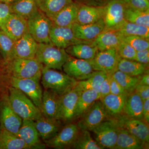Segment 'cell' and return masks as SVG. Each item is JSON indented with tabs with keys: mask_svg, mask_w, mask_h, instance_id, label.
Returning <instances> with one entry per match:
<instances>
[{
	"mask_svg": "<svg viewBox=\"0 0 149 149\" xmlns=\"http://www.w3.org/2000/svg\"><path fill=\"white\" fill-rule=\"evenodd\" d=\"M38 43L32 38L29 32L14 42L13 58H36Z\"/></svg>",
	"mask_w": 149,
	"mask_h": 149,
	"instance_id": "17",
	"label": "cell"
},
{
	"mask_svg": "<svg viewBox=\"0 0 149 149\" xmlns=\"http://www.w3.org/2000/svg\"><path fill=\"white\" fill-rule=\"evenodd\" d=\"M50 38L53 45L63 49L79 43L92 42L77 39L74 36L71 27L57 26L53 22L50 32Z\"/></svg>",
	"mask_w": 149,
	"mask_h": 149,
	"instance_id": "13",
	"label": "cell"
},
{
	"mask_svg": "<svg viewBox=\"0 0 149 149\" xmlns=\"http://www.w3.org/2000/svg\"><path fill=\"white\" fill-rule=\"evenodd\" d=\"M100 99V93L96 90H86L81 92L77 102L75 119L83 116L92 105Z\"/></svg>",
	"mask_w": 149,
	"mask_h": 149,
	"instance_id": "32",
	"label": "cell"
},
{
	"mask_svg": "<svg viewBox=\"0 0 149 149\" xmlns=\"http://www.w3.org/2000/svg\"><path fill=\"white\" fill-rule=\"evenodd\" d=\"M126 6L135 9L146 10L149 9V0H128Z\"/></svg>",
	"mask_w": 149,
	"mask_h": 149,
	"instance_id": "43",
	"label": "cell"
},
{
	"mask_svg": "<svg viewBox=\"0 0 149 149\" xmlns=\"http://www.w3.org/2000/svg\"><path fill=\"white\" fill-rule=\"evenodd\" d=\"M65 49L67 53L71 56L88 61L93 60L99 51L93 41L76 44Z\"/></svg>",
	"mask_w": 149,
	"mask_h": 149,
	"instance_id": "25",
	"label": "cell"
},
{
	"mask_svg": "<svg viewBox=\"0 0 149 149\" xmlns=\"http://www.w3.org/2000/svg\"><path fill=\"white\" fill-rule=\"evenodd\" d=\"M123 1H124L125 2V3L127 2V1H128V0H123Z\"/></svg>",
	"mask_w": 149,
	"mask_h": 149,
	"instance_id": "53",
	"label": "cell"
},
{
	"mask_svg": "<svg viewBox=\"0 0 149 149\" xmlns=\"http://www.w3.org/2000/svg\"><path fill=\"white\" fill-rule=\"evenodd\" d=\"M118 31L123 36H139L149 39V27L127 21Z\"/></svg>",
	"mask_w": 149,
	"mask_h": 149,
	"instance_id": "39",
	"label": "cell"
},
{
	"mask_svg": "<svg viewBox=\"0 0 149 149\" xmlns=\"http://www.w3.org/2000/svg\"><path fill=\"white\" fill-rule=\"evenodd\" d=\"M147 68L148 66L136 61L126 59L119 57L116 70L130 76L138 77L147 72Z\"/></svg>",
	"mask_w": 149,
	"mask_h": 149,
	"instance_id": "33",
	"label": "cell"
},
{
	"mask_svg": "<svg viewBox=\"0 0 149 149\" xmlns=\"http://www.w3.org/2000/svg\"><path fill=\"white\" fill-rule=\"evenodd\" d=\"M124 15L126 21L149 27V9L139 10L126 6Z\"/></svg>",
	"mask_w": 149,
	"mask_h": 149,
	"instance_id": "36",
	"label": "cell"
},
{
	"mask_svg": "<svg viewBox=\"0 0 149 149\" xmlns=\"http://www.w3.org/2000/svg\"><path fill=\"white\" fill-rule=\"evenodd\" d=\"M16 1V0H0L2 2L10 4L11 3H13L15 1Z\"/></svg>",
	"mask_w": 149,
	"mask_h": 149,
	"instance_id": "52",
	"label": "cell"
},
{
	"mask_svg": "<svg viewBox=\"0 0 149 149\" xmlns=\"http://www.w3.org/2000/svg\"><path fill=\"white\" fill-rule=\"evenodd\" d=\"M123 41L139 52L149 49V39L136 36H123Z\"/></svg>",
	"mask_w": 149,
	"mask_h": 149,
	"instance_id": "41",
	"label": "cell"
},
{
	"mask_svg": "<svg viewBox=\"0 0 149 149\" xmlns=\"http://www.w3.org/2000/svg\"><path fill=\"white\" fill-rule=\"evenodd\" d=\"M143 120L148 124L149 122V99L144 101L143 110Z\"/></svg>",
	"mask_w": 149,
	"mask_h": 149,
	"instance_id": "50",
	"label": "cell"
},
{
	"mask_svg": "<svg viewBox=\"0 0 149 149\" xmlns=\"http://www.w3.org/2000/svg\"><path fill=\"white\" fill-rule=\"evenodd\" d=\"M119 57L117 49L113 48L99 51L91 61L95 71H102L107 74H112L116 70Z\"/></svg>",
	"mask_w": 149,
	"mask_h": 149,
	"instance_id": "11",
	"label": "cell"
},
{
	"mask_svg": "<svg viewBox=\"0 0 149 149\" xmlns=\"http://www.w3.org/2000/svg\"><path fill=\"white\" fill-rule=\"evenodd\" d=\"M40 80L32 78H18L12 77V87L24 93L42 112V91L40 84Z\"/></svg>",
	"mask_w": 149,
	"mask_h": 149,
	"instance_id": "9",
	"label": "cell"
},
{
	"mask_svg": "<svg viewBox=\"0 0 149 149\" xmlns=\"http://www.w3.org/2000/svg\"><path fill=\"white\" fill-rule=\"evenodd\" d=\"M104 6H94L80 5L77 13V23L81 24H92L103 18Z\"/></svg>",
	"mask_w": 149,
	"mask_h": 149,
	"instance_id": "24",
	"label": "cell"
},
{
	"mask_svg": "<svg viewBox=\"0 0 149 149\" xmlns=\"http://www.w3.org/2000/svg\"><path fill=\"white\" fill-rule=\"evenodd\" d=\"M117 119L104 120L93 130L95 140L103 149H114L118 135Z\"/></svg>",
	"mask_w": 149,
	"mask_h": 149,
	"instance_id": "7",
	"label": "cell"
},
{
	"mask_svg": "<svg viewBox=\"0 0 149 149\" xmlns=\"http://www.w3.org/2000/svg\"><path fill=\"white\" fill-rule=\"evenodd\" d=\"M80 92L76 86L60 98L56 119L69 122L75 119V111Z\"/></svg>",
	"mask_w": 149,
	"mask_h": 149,
	"instance_id": "10",
	"label": "cell"
},
{
	"mask_svg": "<svg viewBox=\"0 0 149 149\" xmlns=\"http://www.w3.org/2000/svg\"><path fill=\"white\" fill-rule=\"evenodd\" d=\"M80 4L73 1L56 15L51 21L57 26L70 27L77 22V13Z\"/></svg>",
	"mask_w": 149,
	"mask_h": 149,
	"instance_id": "22",
	"label": "cell"
},
{
	"mask_svg": "<svg viewBox=\"0 0 149 149\" xmlns=\"http://www.w3.org/2000/svg\"><path fill=\"white\" fill-rule=\"evenodd\" d=\"M136 92L141 97L143 101L149 99V86L138 84L135 88Z\"/></svg>",
	"mask_w": 149,
	"mask_h": 149,
	"instance_id": "47",
	"label": "cell"
},
{
	"mask_svg": "<svg viewBox=\"0 0 149 149\" xmlns=\"http://www.w3.org/2000/svg\"><path fill=\"white\" fill-rule=\"evenodd\" d=\"M119 127L128 131L133 136L146 143L149 141L148 124L143 120L128 117L126 116H117Z\"/></svg>",
	"mask_w": 149,
	"mask_h": 149,
	"instance_id": "16",
	"label": "cell"
},
{
	"mask_svg": "<svg viewBox=\"0 0 149 149\" xmlns=\"http://www.w3.org/2000/svg\"><path fill=\"white\" fill-rule=\"evenodd\" d=\"M1 128L17 136L22 119L11 107L8 101L3 105L0 111Z\"/></svg>",
	"mask_w": 149,
	"mask_h": 149,
	"instance_id": "19",
	"label": "cell"
},
{
	"mask_svg": "<svg viewBox=\"0 0 149 149\" xmlns=\"http://www.w3.org/2000/svg\"><path fill=\"white\" fill-rule=\"evenodd\" d=\"M116 49L119 56L121 58L135 60L137 52L123 40Z\"/></svg>",
	"mask_w": 149,
	"mask_h": 149,
	"instance_id": "42",
	"label": "cell"
},
{
	"mask_svg": "<svg viewBox=\"0 0 149 149\" xmlns=\"http://www.w3.org/2000/svg\"><path fill=\"white\" fill-rule=\"evenodd\" d=\"M65 49L51 44H38L36 58L43 65L53 69L61 70L69 58Z\"/></svg>",
	"mask_w": 149,
	"mask_h": 149,
	"instance_id": "3",
	"label": "cell"
},
{
	"mask_svg": "<svg viewBox=\"0 0 149 149\" xmlns=\"http://www.w3.org/2000/svg\"><path fill=\"white\" fill-rule=\"evenodd\" d=\"M109 115L100 100L96 101L83 115L77 125L80 130L92 131L104 120Z\"/></svg>",
	"mask_w": 149,
	"mask_h": 149,
	"instance_id": "8",
	"label": "cell"
},
{
	"mask_svg": "<svg viewBox=\"0 0 149 149\" xmlns=\"http://www.w3.org/2000/svg\"><path fill=\"white\" fill-rule=\"evenodd\" d=\"M14 40L0 29V53L7 62L13 60Z\"/></svg>",
	"mask_w": 149,
	"mask_h": 149,
	"instance_id": "40",
	"label": "cell"
},
{
	"mask_svg": "<svg viewBox=\"0 0 149 149\" xmlns=\"http://www.w3.org/2000/svg\"><path fill=\"white\" fill-rule=\"evenodd\" d=\"M143 101L140 96L133 92L128 95L123 112L128 117L143 120Z\"/></svg>",
	"mask_w": 149,
	"mask_h": 149,
	"instance_id": "29",
	"label": "cell"
},
{
	"mask_svg": "<svg viewBox=\"0 0 149 149\" xmlns=\"http://www.w3.org/2000/svg\"><path fill=\"white\" fill-rule=\"evenodd\" d=\"M109 0H75L80 5L94 6H104Z\"/></svg>",
	"mask_w": 149,
	"mask_h": 149,
	"instance_id": "48",
	"label": "cell"
},
{
	"mask_svg": "<svg viewBox=\"0 0 149 149\" xmlns=\"http://www.w3.org/2000/svg\"><path fill=\"white\" fill-rule=\"evenodd\" d=\"M29 149V147L17 135L1 128L0 149Z\"/></svg>",
	"mask_w": 149,
	"mask_h": 149,
	"instance_id": "34",
	"label": "cell"
},
{
	"mask_svg": "<svg viewBox=\"0 0 149 149\" xmlns=\"http://www.w3.org/2000/svg\"><path fill=\"white\" fill-rule=\"evenodd\" d=\"M38 8L51 20L73 0H35Z\"/></svg>",
	"mask_w": 149,
	"mask_h": 149,
	"instance_id": "30",
	"label": "cell"
},
{
	"mask_svg": "<svg viewBox=\"0 0 149 149\" xmlns=\"http://www.w3.org/2000/svg\"><path fill=\"white\" fill-rule=\"evenodd\" d=\"M9 5L12 13L20 15L27 20L39 10L35 0H16Z\"/></svg>",
	"mask_w": 149,
	"mask_h": 149,
	"instance_id": "31",
	"label": "cell"
},
{
	"mask_svg": "<svg viewBox=\"0 0 149 149\" xmlns=\"http://www.w3.org/2000/svg\"><path fill=\"white\" fill-rule=\"evenodd\" d=\"M110 93L116 95H128V93L112 76L110 75Z\"/></svg>",
	"mask_w": 149,
	"mask_h": 149,
	"instance_id": "44",
	"label": "cell"
},
{
	"mask_svg": "<svg viewBox=\"0 0 149 149\" xmlns=\"http://www.w3.org/2000/svg\"><path fill=\"white\" fill-rule=\"evenodd\" d=\"M17 136L24 141L29 149L42 148L40 144V136L33 120L23 119Z\"/></svg>",
	"mask_w": 149,
	"mask_h": 149,
	"instance_id": "23",
	"label": "cell"
},
{
	"mask_svg": "<svg viewBox=\"0 0 149 149\" xmlns=\"http://www.w3.org/2000/svg\"><path fill=\"white\" fill-rule=\"evenodd\" d=\"M110 74H107V76L103 81L101 86L100 92V99L110 93Z\"/></svg>",
	"mask_w": 149,
	"mask_h": 149,
	"instance_id": "49",
	"label": "cell"
},
{
	"mask_svg": "<svg viewBox=\"0 0 149 149\" xmlns=\"http://www.w3.org/2000/svg\"><path fill=\"white\" fill-rule=\"evenodd\" d=\"M80 129L77 125L70 123L60 129L52 138L45 141L47 146L57 149L71 147Z\"/></svg>",
	"mask_w": 149,
	"mask_h": 149,
	"instance_id": "14",
	"label": "cell"
},
{
	"mask_svg": "<svg viewBox=\"0 0 149 149\" xmlns=\"http://www.w3.org/2000/svg\"><path fill=\"white\" fill-rule=\"evenodd\" d=\"M126 3L123 0H109L104 6V30H118L125 23Z\"/></svg>",
	"mask_w": 149,
	"mask_h": 149,
	"instance_id": "6",
	"label": "cell"
},
{
	"mask_svg": "<svg viewBox=\"0 0 149 149\" xmlns=\"http://www.w3.org/2000/svg\"><path fill=\"white\" fill-rule=\"evenodd\" d=\"M147 144L148 143L142 142L124 128L119 127L117 141L114 149H144L147 147Z\"/></svg>",
	"mask_w": 149,
	"mask_h": 149,
	"instance_id": "27",
	"label": "cell"
},
{
	"mask_svg": "<svg viewBox=\"0 0 149 149\" xmlns=\"http://www.w3.org/2000/svg\"><path fill=\"white\" fill-rule=\"evenodd\" d=\"M58 121L42 115L34 121L39 136L45 141L53 137L60 130Z\"/></svg>",
	"mask_w": 149,
	"mask_h": 149,
	"instance_id": "21",
	"label": "cell"
},
{
	"mask_svg": "<svg viewBox=\"0 0 149 149\" xmlns=\"http://www.w3.org/2000/svg\"><path fill=\"white\" fill-rule=\"evenodd\" d=\"M74 36L84 41H93L105 29L103 18L92 24H81L75 22L70 27Z\"/></svg>",
	"mask_w": 149,
	"mask_h": 149,
	"instance_id": "18",
	"label": "cell"
},
{
	"mask_svg": "<svg viewBox=\"0 0 149 149\" xmlns=\"http://www.w3.org/2000/svg\"><path fill=\"white\" fill-rule=\"evenodd\" d=\"M11 13L10 5L0 1V25Z\"/></svg>",
	"mask_w": 149,
	"mask_h": 149,
	"instance_id": "45",
	"label": "cell"
},
{
	"mask_svg": "<svg viewBox=\"0 0 149 149\" xmlns=\"http://www.w3.org/2000/svg\"><path fill=\"white\" fill-rule=\"evenodd\" d=\"M41 79L45 89L61 96L74 88L77 81L65 73L45 66L43 67Z\"/></svg>",
	"mask_w": 149,
	"mask_h": 149,
	"instance_id": "2",
	"label": "cell"
},
{
	"mask_svg": "<svg viewBox=\"0 0 149 149\" xmlns=\"http://www.w3.org/2000/svg\"><path fill=\"white\" fill-rule=\"evenodd\" d=\"M0 29L16 41L28 32L27 21L20 15L12 13L1 24Z\"/></svg>",
	"mask_w": 149,
	"mask_h": 149,
	"instance_id": "15",
	"label": "cell"
},
{
	"mask_svg": "<svg viewBox=\"0 0 149 149\" xmlns=\"http://www.w3.org/2000/svg\"><path fill=\"white\" fill-rule=\"evenodd\" d=\"M128 95L109 93L100 99L108 115L117 117L123 112Z\"/></svg>",
	"mask_w": 149,
	"mask_h": 149,
	"instance_id": "26",
	"label": "cell"
},
{
	"mask_svg": "<svg viewBox=\"0 0 149 149\" xmlns=\"http://www.w3.org/2000/svg\"><path fill=\"white\" fill-rule=\"evenodd\" d=\"M123 36L118 30H104L93 41L99 51L117 49L123 41Z\"/></svg>",
	"mask_w": 149,
	"mask_h": 149,
	"instance_id": "20",
	"label": "cell"
},
{
	"mask_svg": "<svg viewBox=\"0 0 149 149\" xmlns=\"http://www.w3.org/2000/svg\"><path fill=\"white\" fill-rule=\"evenodd\" d=\"M9 104L14 111L23 119L32 120L43 115L33 102L24 93L12 87L9 89Z\"/></svg>",
	"mask_w": 149,
	"mask_h": 149,
	"instance_id": "1",
	"label": "cell"
},
{
	"mask_svg": "<svg viewBox=\"0 0 149 149\" xmlns=\"http://www.w3.org/2000/svg\"><path fill=\"white\" fill-rule=\"evenodd\" d=\"M107 76L104 72L95 71L88 79L77 81L75 86L81 93L86 90H95L100 93L102 83Z\"/></svg>",
	"mask_w": 149,
	"mask_h": 149,
	"instance_id": "35",
	"label": "cell"
},
{
	"mask_svg": "<svg viewBox=\"0 0 149 149\" xmlns=\"http://www.w3.org/2000/svg\"><path fill=\"white\" fill-rule=\"evenodd\" d=\"M60 97L53 91L45 90L42 98V113L43 115L56 119Z\"/></svg>",
	"mask_w": 149,
	"mask_h": 149,
	"instance_id": "28",
	"label": "cell"
},
{
	"mask_svg": "<svg viewBox=\"0 0 149 149\" xmlns=\"http://www.w3.org/2000/svg\"><path fill=\"white\" fill-rule=\"evenodd\" d=\"M111 75L128 95L134 92L139 83V76H130L119 70H115Z\"/></svg>",
	"mask_w": 149,
	"mask_h": 149,
	"instance_id": "38",
	"label": "cell"
},
{
	"mask_svg": "<svg viewBox=\"0 0 149 149\" xmlns=\"http://www.w3.org/2000/svg\"><path fill=\"white\" fill-rule=\"evenodd\" d=\"M9 62L12 77L41 80L43 65L36 58H14Z\"/></svg>",
	"mask_w": 149,
	"mask_h": 149,
	"instance_id": "4",
	"label": "cell"
},
{
	"mask_svg": "<svg viewBox=\"0 0 149 149\" xmlns=\"http://www.w3.org/2000/svg\"><path fill=\"white\" fill-rule=\"evenodd\" d=\"M135 61L147 66L148 65L149 49L136 52Z\"/></svg>",
	"mask_w": 149,
	"mask_h": 149,
	"instance_id": "46",
	"label": "cell"
},
{
	"mask_svg": "<svg viewBox=\"0 0 149 149\" xmlns=\"http://www.w3.org/2000/svg\"><path fill=\"white\" fill-rule=\"evenodd\" d=\"M62 68L65 74L77 81L88 79L95 71L91 61L75 58L71 56Z\"/></svg>",
	"mask_w": 149,
	"mask_h": 149,
	"instance_id": "12",
	"label": "cell"
},
{
	"mask_svg": "<svg viewBox=\"0 0 149 149\" xmlns=\"http://www.w3.org/2000/svg\"><path fill=\"white\" fill-rule=\"evenodd\" d=\"M71 147L77 149H103L93 139L90 131L87 130H80Z\"/></svg>",
	"mask_w": 149,
	"mask_h": 149,
	"instance_id": "37",
	"label": "cell"
},
{
	"mask_svg": "<svg viewBox=\"0 0 149 149\" xmlns=\"http://www.w3.org/2000/svg\"><path fill=\"white\" fill-rule=\"evenodd\" d=\"M139 81L138 84L140 85L149 86V74L148 72H146L139 76Z\"/></svg>",
	"mask_w": 149,
	"mask_h": 149,
	"instance_id": "51",
	"label": "cell"
},
{
	"mask_svg": "<svg viewBox=\"0 0 149 149\" xmlns=\"http://www.w3.org/2000/svg\"><path fill=\"white\" fill-rule=\"evenodd\" d=\"M27 21L28 32L37 43L53 45L50 38L52 22L42 12L39 10Z\"/></svg>",
	"mask_w": 149,
	"mask_h": 149,
	"instance_id": "5",
	"label": "cell"
}]
</instances>
